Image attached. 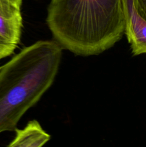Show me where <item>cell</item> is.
<instances>
[{
  "mask_svg": "<svg viewBox=\"0 0 146 147\" xmlns=\"http://www.w3.org/2000/svg\"><path fill=\"white\" fill-rule=\"evenodd\" d=\"M134 4L138 14L146 20V0H134Z\"/></svg>",
  "mask_w": 146,
  "mask_h": 147,
  "instance_id": "6",
  "label": "cell"
},
{
  "mask_svg": "<svg viewBox=\"0 0 146 147\" xmlns=\"http://www.w3.org/2000/svg\"><path fill=\"white\" fill-rule=\"evenodd\" d=\"M8 1H11V3L20 7H21V4H22V0H8Z\"/></svg>",
  "mask_w": 146,
  "mask_h": 147,
  "instance_id": "7",
  "label": "cell"
},
{
  "mask_svg": "<svg viewBox=\"0 0 146 147\" xmlns=\"http://www.w3.org/2000/svg\"><path fill=\"white\" fill-rule=\"evenodd\" d=\"M22 27L21 7L0 0V60L13 54L20 42Z\"/></svg>",
  "mask_w": 146,
  "mask_h": 147,
  "instance_id": "3",
  "label": "cell"
},
{
  "mask_svg": "<svg viewBox=\"0 0 146 147\" xmlns=\"http://www.w3.org/2000/svg\"><path fill=\"white\" fill-rule=\"evenodd\" d=\"M15 136L7 147H42L51 136L36 120H31L23 129H16Z\"/></svg>",
  "mask_w": 146,
  "mask_h": 147,
  "instance_id": "5",
  "label": "cell"
},
{
  "mask_svg": "<svg viewBox=\"0 0 146 147\" xmlns=\"http://www.w3.org/2000/svg\"><path fill=\"white\" fill-rule=\"evenodd\" d=\"M126 34L133 55L146 54V20L136 10L134 0H123Z\"/></svg>",
  "mask_w": 146,
  "mask_h": 147,
  "instance_id": "4",
  "label": "cell"
},
{
  "mask_svg": "<svg viewBox=\"0 0 146 147\" xmlns=\"http://www.w3.org/2000/svg\"><path fill=\"white\" fill-rule=\"evenodd\" d=\"M47 24L62 49L98 55L125 34L123 0H50Z\"/></svg>",
  "mask_w": 146,
  "mask_h": 147,
  "instance_id": "1",
  "label": "cell"
},
{
  "mask_svg": "<svg viewBox=\"0 0 146 147\" xmlns=\"http://www.w3.org/2000/svg\"><path fill=\"white\" fill-rule=\"evenodd\" d=\"M62 57V47L55 40H40L0 68V134L15 131L24 113L51 87Z\"/></svg>",
  "mask_w": 146,
  "mask_h": 147,
  "instance_id": "2",
  "label": "cell"
}]
</instances>
